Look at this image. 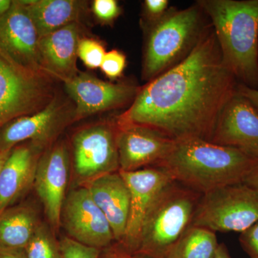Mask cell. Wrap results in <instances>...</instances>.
Segmentation results:
<instances>
[{
    "label": "cell",
    "instance_id": "6da1fadb",
    "mask_svg": "<svg viewBox=\"0 0 258 258\" xmlns=\"http://www.w3.org/2000/svg\"><path fill=\"white\" fill-rule=\"evenodd\" d=\"M237 84L212 28L187 58L140 88L116 123L150 127L174 141L210 142Z\"/></svg>",
    "mask_w": 258,
    "mask_h": 258
},
{
    "label": "cell",
    "instance_id": "7a4b0ae2",
    "mask_svg": "<svg viewBox=\"0 0 258 258\" xmlns=\"http://www.w3.org/2000/svg\"><path fill=\"white\" fill-rule=\"evenodd\" d=\"M258 161L233 148L200 139L175 141L157 164L174 181L204 195L227 185L243 183Z\"/></svg>",
    "mask_w": 258,
    "mask_h": 258
},
{
    "label": "cell",
    "instance_id": "3957f363",
    "mask_svg": "<svg viewBox=\"0 0 258 258\" xmlns=\"http://www.w3.org/2000/svg\"><path fill=\"white\" fill-rule=\"evenodd\" d=\"M222 60L238 83L258 90V0H198Z\"/></svg>",
    "mask_w": 258,
    "mask_h": 258
},
{
    "label": "cell",
    "instance_id": "277c9868",
    "mask_svg": "<svg viewBox=\"0 0 258 258\" xmlns=\"http://www.w3.org/2000/svg\"><path fill=\"white\" fill-rule=\"evenodd\" d=\"M212 28L198 2L184 9L169 8L160 21L144 28L142 79L149 82L181 63Z\"/></svg>",
    "mask_w": 258,
    "mask_h": 258
},
{
    "label": "cell",
    "instance_id": "5b68a950",
    "mask_svg": "<svg viewBox=\"0 0 258 258\" xmlns=\"http://www.w3.org/2000/svg\"><path fill=\"white\" fill-rule=\"evenodd\" d=\"M202 195L176 181L167 185L148 215L134 254L148 258L169 257L191 225Z\"/></svg>",
    "mask_w": 258,
    "mask_h": 258
},
{
    "label": "cell",
    "instance_id": "8992f818",
    "mask_svg": "<svg viewBox=\"0 0 258 258\" xmlns=\"http://www.w3.org/2000/svg\"><path fill=\"white\" fill-rule=\"evenodd\" d=\"M258 221V191L244 183L202 195L191 225L213 232H242Z\"/></svg>",
    "mask_w": 258,
    "mask_h": 258
},
{
    "label": "cell",
    "instance_id": "52a82bcc",
    "mask_svg": "<svg viewBox=\"0 0 258 258\" xmlns=\"http://www.w3.org/2000/svg\"><path fill=\"white\" fill-rule=\"evenodd\" d=\"M55 96L52 78L27 72L0 54V126L40 111Z\"/></svg>",
    "mask_w": 258,
    "mask_h": 258
},
{
    "label": "cell",
    "instance_id": "ba28073f",
    "mask_svg": "<svg viewBox=\"0 0 258 258\" xmlns=\"http://www.w3.org/2000/svg\"><path fill=\"white\" fill-rule=\"evenodd\" d=\"M71 147L74 174L79 186L119 171L115 122L80 129L73 136Z\"/></svg>",
    "mask_w": 258,
    "mask_h": 258
},
{
    "label": "cell",
    "instance_id": "9c48e42d",
    "mask_svg": "<svg viewBox=\"0 0 258 258\" xmlns=\"http://www.w3.org/2000/svg\"><path fill=\"white\" fill-rule=\"evenodd\" d=\"M74 119V108L56 96L40 111L3 125L0 128V151L12 150L26 141L47 149Z\"/></svg>",
    "mask_w": 258,
    "mask_h": 258
},
{
    "label": "cell",
    "instance_id": "30bf717a",
    "mask_svg": "<svg viewBox=\"0 0 258 258\" xmlns=\"http://www.w3.org/2000/svg\"><path fill=\"white\" fill-rule=\"evenodd\" d=\"M119 171L130 193V210L125 235L119 245L136 254L141 235L149 212L161 191L173 181L170 174L159 166L139 170Z\"/></svg>",
    "mask_w": 258,
    "mask_h": 258
},
{
    "label": "cell",
    "instance_id": "8fae6325",
    "mask_svg": "<svg viewBox=\"0 0 258 258\" xmlns=\"http://www.w3.org/2000/svg\"><path fill=\"white\" fill-rule=\"evenodd\" d=\"M39 40L26 8L20 0L13 1L9 11L0 20V54L27 72L49 76L42 66Z\"/></svg>",
    "mask_w": 258,
    "mask_h": 258
},
{
    "label": "cell",
    "instance_id": "7c38bea8",
    "mask_svg": "<svg viewBox=\"0 0 258 258\" xmlns=\"http://www.w3.org/2000/svg\"><path fill=\"white\" fill-rule=\"evenodd\" d=\"M61 222L70 238L88 247L107 248L115 240L109 222L86 186H80L66 196Z\"/></svg>",
    "mask_w": 258,
    "mask_h": 258
},
{
    "label": "cell",
    "instance_id": "4fadbf2b",
    "mask_svg": "<svg viewBox=\"0 0 258 258\" xmlns=\"http://www.w3.org/2000/svg\"><path fill=\"white\" fill-rule=\"evenodd\" d=\"M63 83L75 103L74 121L100 112L131 106L141 88L132 83L106 82L81 72Z\"/></svg>",
    "mask_w": 258,
    "mask_h": 258
},
{
    "label": "cell",
    "instance_id": "5bb4252c",
    "mask_svg": "<svg viewBox=\"0 0 258 258\" xmlns=\"http://www.w3.org/2000/svg\"><path fill=\"white\" fill-rule=\"evenodd\" d=\"M71 154L67 144L57 142L44 151L37 163L34 187L52 228L61 224V213L69 184Z\"/></svg>",
    "mask_w": 258,
    "mask_h": 258
},
{
    "label": "cell",
    "instance_id": "9a60e30c",
    "mask_svg": "<svg viewBox=\"0 0 258 258\" xmlns=\"http://www.w3.org/2000/svg\"><path fill=\"white\" fill-rule=\"evenodd\" d=\"M210 142L258 161V111L237 91L219 115Z\"/></svg>",
    "mask_w": 258,
    "mask_h": 258
},
{
    "label": "cell",
    "instance_id": "2e32d148",
    "mask_svg": "<svg viewBox=\"0 0 258 258\" xmlns=\"http://www.w3.org/2000/svg\"><path fill=\"white\" fill-rule=\"evenodd\" d=\"M115 123L119 171H132L157 166L175 142L150 127Z\"/></svg>",
    "mask_w": 258,
    "mask_h": 258
},
{
    "label": "cell",
    "instance_id": "e0dca14e",
    "mask_svg": "<svg viewBox=\"0 0 258 258\" xmlns=\"http://www.w3.org/2000/svg\"><path fill=\"white\" fill-rule=\"evenodd\" d=\"M43 150L30 142L12 149L0 172V213L15 205L33 186Z\"/></svg>",
    "mask_w": 258,
    "mask_h": 258
},
{
    "label": "cell",
    "instance_id": "ac0fdd59",
    "mask_svg": "<svg viewBox=\"0 0 258 258\" xmlns=\"http://www.w3.org/2000/svg\"><path fill=\"white\" fill-rule=\"evenodd\" d=\"M81 38L79 23L71 24L40 37L39 49L47 76L63 82L81 72L76 64Z\"/></svg>",
    "mask_w": 258,
    "mask_h": 258
},
{
    "label": "cell",
    "instance_id": "d6986e66",
    "mask_svg": "<svg viewBox=\"0 0 258 258\" xmlns=\"http://www.w3.org/2000/svg\"><path fill=\"white\" fill-rule=\"evenodd\" d=\"M104 214L115 241L123 240L130 210V193L119 171L101 176L85 185Z\"/></svg>",
    "mask_w": 258,
    "mask_h": 258
},
{
    "label": "cell",
    "instance_id": "ffe728a7",
    "mask_svg": "<svg viewBox=\"0 0 258 258\" xmlns=\"http://www.w3.org/2000/svg\"><path fill=\"white\" fill-rule=\"evenodd\" d=\"M31 18L39 37L79 23L84 3L77 0H20Z\"/></svg>",
    "mask_w": 258,
    "mask_h": 258
},
{
    "label": "cell",
    "instance_id": "44dd1931",
    "mask_svg": "<svg viewBox=\"0 0 258 258\" xmlns=\"http://www.w3.org/2000/svg\"><path fill=\"white\" fill-rule=\"evenodd\" d=\"M36 210L28 204L0 213V248L25 249L40 225Z\"/></svg>",
    "mask_w": 258,
    "mask_h": 258
},
{
    "label": "cell",
    "instance_id": "7402d4cb",
    "mask_svg": "<svg viewBox=\"0 0 258 258\" xmlns=\"http://www.w3.org/2000/svg\"><path fill=\"white\" fill-rule=\"evenodd\" d=\"M218 247L216 232L191 225L168 258H214Z\"/></svg>",
    "mask_w": 258,
    "mask_h": 258
},
{
    "label": "cell",
    "instance_id": "603a6c76",
    "mask_svg": "<svg viewBox=\"0 0 258 258\" xmlns=\"http://www.w3.org/2000/svg\"><path fill=\"white\" fill-rule=\"evenodd\" d=\"M28 258H60V242H57L51 230L40 223L25 248Z\"/></svg>",
    "mask_w": 258,
    "mask_h": 258
},
{
    "label": "cell",
    "instance_id": "cb8c5ba5",
    "mask_svg": "<svg viewBox=\"0 0 258 258\" xmlns=\"http://www.w3.org/2000/svg\"><path fill=\"white\" fill-rule=\"evenodd\" d=\"M106 51L101 42L89 37H83L78 46V57L89 69L101 68Z\"/></svg>",
    "mask_w": 258,
    "mask_h": 258
},
{
    "label": "cell",
    "instance_id": "d4e9b609",
    "mask_svg": "<svg viewBox=\"0 0 258 258\" xmlns=\"http://www.w3.org/2000/svg\"><path fill=\"white\" fill-rule=\"evenodd\" d=\"M60 258H100L101 249L88 247L70 237L60 242Z\"/></svg>",
    "mask_w": 258,
    "mask_h": 258
},
{
    "label": "cell",
    "instance_id": "484cf974",
    "mask_svg": "<svg viewBox=\"0 0 258 258\" xmlns=\"http://www.w3.org/2000/svg\"><path fill=\"white\" fill-rule=\"evenodd\" d=\"M126 66V57L119 50H112L106 52L100 69L111 80L120 78Z\"/></svg>",
    "mask_w": 258,
    "mask_h": 258
},
{
    "label": "cell",
    "instance_id": "4316f807",
    "mask_svg": "<svg viewBox=\"0 0 258 258\" xmlns=\"http://www.w3.org/2000/svg\"><path fill=\"white\" fill-rule=\"evenodd\" d=\"M169 8L168 0H145L143 3L144 28L160 21Z\"/></svg>",
    "mask_w": 258,
    "mask_h": 258
},
{
    "label": "cell",
    "instance_id": "83f0119b",
    "mask_svg": "<svg viewBox=\"0 0 258 258\" xmlns=\"http://www.w3.org/2000/svg\"><path fill=\"white\" fill-rule=\"evenodd\" d=\"M93 11L102 23L111 24L120 16L121 9L115 0H95Z\"/></svg>",
    "mask_w": 258,
    "mask_h": 258
},
{
    "label": "cell",
    "instance_id": "f1b7e54d",
    "mask_svg": "<svg viewBox=\"0 0 258 258\" xmlns=\"http://www.w3.org/2000/svg\"><path fill=\"white\" fill-rule=\"evenodd\" d=\"M239 241L249 258H258V221L241 232Z\"/></svg>",
    "mask_w": 258,
    "mask_h": 258
},
{
    "label": "cell",
    "instance_id": "f546056e",
    "mask_svg": "<svg viewBox=\"0 0 258 258\" xmlns=\"http://www.w3.org/2000/svg\"><path fill=\"white\" fill-rule=\"evenodd\" d=\"M100 258H139L136 254L130 253L121 246H113L106 248Z\"/></svg>",
    "mask_w": 258,
    "mask_h": 258
},
{
    "label": "cell",
    "instance_id": "4dcf8cb0",
    "mask_svg": "<svg viewBox=\"0 0 258 258\" xmlns=\"http://www.w3.org/2000/svg\"><path fill=\"white\" fill-rule=\"evenodd\" d=\"M237 91L242 96L245 97L258 111V90L252 89V88L247 87L244 85L238 83L237 86Z\"/></svg>",
    "mask_w": 258,
    "mask_h": 258
},
{
    "label": "cell",
    "instance_id": "1f68e13d",
    "mask_svg": "<svg viewBox=\"0 0 258 258\" xmlns=\"http://www.w3.org/2000/svg\"><path fill=\"white\" fill-rule=\"evenodd\" d=\"M0 258H28L25 249L0 248Z\"/></svg>",
    "mask_w": 258,
    "mask_h": 258
},
{
    "label": "cell",
    "instance_id": "d6a6232c",
    "mask_svg": "<svg viewBox=\"0 0 258 258\" xmlns=\"http://www.w3.org/2000/svg\"><path fill=\"white\" fill-rule=\"evenodd\" d=\"M243 183L258 191V164L254 166L248 175L246 176Z\"/></svg>",
    "mask_w": 258,
    "mask_h": 258
},
{
    "label": "cell",
    "instance_id": "836d02e7",
    "mask_svg": "<svg viewBox=\"0 0 258 258\" xmlns=\"http://www.w3.org/2000/svg\"><path fill=\"white\" fill-rule=\"evenodd\" d=\"M214 258H231L228 249L224 243L219 244L218 248Z\"/></svg>",
    "mask_w": 258,
    "mask_h": 258
},
{
    "label": "cell",
    "instance_id": "e575fe53",
    "mask_svg": "<svg viewBox=\"0 0 258 258\" xmlns=\"http://www.w3.org/2000/svg\"><path fill=\"white\" fill-rule=\"evenodd\" d=\"M12 5V0H0V20L9 11Z\"/></svg>",
    "mask_w": 258,
    "mask_h": 258
},
{
    "label": "cell",
    "instance_id": "d590c367",
    "mask_svg": "<svg viewBox=\"0 0 258 258\" xmlns=\"http://www.w3.org/2000/svg\"><path fill=\"white\" fill-rule=\"evenodd\" d=\"M10 151H0V172H1L2 169H3V166H4L5 161L8 159L9 157Z\"/></svg>",
    "mask_w": 258,
    "mask_h": 258
},
{
    "label": "cell",
    "instance_id": "8d00e7d4",
    "mask_svg": "<svg viewBox=\"0 0 258 258\" xmlns=\"http://www.w3.org/2000/svg\"><path fill=\"white\" fill-rule=\"evenodd\" d=\"M0 128H1V126H0Z\"/></svg>",
    "mask_w": 258,
    "mask_h": 258
}]
</instances>
